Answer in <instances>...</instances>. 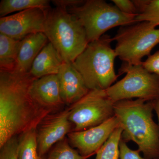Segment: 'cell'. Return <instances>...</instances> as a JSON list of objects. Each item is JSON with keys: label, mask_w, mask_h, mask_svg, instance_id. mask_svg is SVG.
Here are the masks:
<instances>
[{"label": "cell", "mask_w": 159, "mask_h": 159, "mask_svg": "<svg viewBox=\"0 0 159 159\" xmlns=\"http://www.w3.org/2000/svg\"><path fill=\"white\" fill-rule=\"evenodd\" d=\"M44 33L65 62H74L89 43L85 29L78 18L58 7L46 11Z\"/></svg>", "instance_id": "4"}, {"label": "cell", "mask_w": 159, "mask_h": 159, "mask_svg": "<svg viewBox=\"0 0 159 159\" xmlns=\"http://www.w3.org/2000/svg\"><path fill=\"white\" fill-rule=\"evenodd\" d=\"M121 80L106 90L114 102L123 100L144 99L152 101L159 99V76L150 73L142 64L134 65L123 62L119 69Z\"/></svg>", "instance_id": "6"}, {"label": "cell", "mask_w": 159, "mask_h": 159, "mask_svg": "<svg viewBox=\"0 0 159 159\" xmlns=\"http://www.w3.org/2000/svg\"><path fill=\"white\" fill-rule=\"evenodd\" d=\"M138 9L136 22H147L156 28L159 26V0H134Z\"/></svg>", "instance_id": "18"}, {"label": "cell", "mask_w": 159, "mask_h": 159, "mask_svg": "<svg viewBox=\"0 0 159 159\" xmlns=\"http://www.w3.org/2000/svg\"><path fill=\"white\" fill-rule=\"evenodd\" d=\"M20 42L0 33V71L14 70Z\"/></svg>", "instance_id": "16"}, {"label": "cell", "mask_w": 159, "mask_h": 159, "mask_svg": "<svg viewBox=\"0 0 159 159\" xmlns=\"http://www.w3.org/2000/svg\"><path fill=\"white\" fill-rule=\"evenodd\" d=\"M19 159H43L38 149L37 129L22 134L19 143Z\"/></svg>", "instance_id": "19"}, {"label": "cell", "mask_w": 159, "mask_h": 159, "mask_svg": "<svg viewBox=\"0 0 159 159\" xmlns=\"http://www.w3.org/2000/svg\"><path fill=\"white\" fill-rule=\"evenodd\" d=\"M69 115L70 108L57 113L50 114L40 123L37 130L40 156L42 157L53 145L64 140L66 135L70 133L71 122Z\"/></svg>", "instance_id": "11"}, {"label": "cell", "mask_w": 159, "mask_h": 159, "mask_svg": "<svg viewBox=\"0 0 159 159\" xmlns=\"http://www.w3.org/2000/svg\"><path fill=\"white\" fill-rule=\"evenodd\" d=\"M154 101L127 99L115 102L114 106V116L123 130V140L135 143L148 159H159L158 125L152 114Z\"/></svg>", "instance_id": "2"}, {"label": "cell", "mask_w": 159, "mask_h": 159, "mask_svg": "<svg viewBox=\"0 0 159 159\" xmlns=\"http://www.w3.org/2000/svg\"><path fill=\"white\" fill-rule=\"evenodd\" d=\"M64 62L57 50L49 41L35 57L29 73L37 79L48 75H57Z\"/></svg>", "instance_id": "15"}, {"label": "cell", "mask_w": 159, "mask_h": 159, "mask_svg": "<svg viewBox=\"0 0 159 159\" xmlns=\"http://www.w3.org/2000/svg\"><path fill=\"white\" fill-rule=\"evenodd\" d=\"M78 18L85 29L89 43L99 39L110 29L136 23L137 15L125 14L103 0H87L66 9Z\"/></svg>", "instance_id": "5"}, {"label": "cell", "mask_w": 159, "mask_h": 159, "mask_svg": "<svg viewBox=\"0 0 159 159\" xmlns=\"http://www.w3.org/2000/svg\"><path fill=\"white\" fill-rule=\"evenodd\" d=\"M120 127L115 116L97 126L68 134L71 144L79 151L81 155L91 157L96 154L115 129Z\"/></svg>", "instance_id": "10"}, {"label": "cell", "mask_w": 159, "mask_h": 159, "mask_svg": "<svg viewBox=\"0 0 159 159\" xmlns=\"http://www.w3.org/2000/svg\"><path fill=\"white\" fill-rule=\"evenodd\" d=\"M47 10L34 8L1 17L0 33L21 40L29 34L44 33Z\"/></svg>", "instance_id": "9"}, {"label": "cell", "mask_w": 159, "mask_h": 159, "mask_svg": "<svg viewBox=\"0 0 159 159\" xmlns=\"http://www.w3.org/2000/svg\"><path fill=\"white\" fill-rule=\"evenodd\" d=\"M115 102L106 90H93L70 107L69 120L74 124V131L97 126L114 116Z\"/></svg>", "instance_id": "8"}, {"label": "cell", "mask_w": 159, "mask_h": 159, "mask_svg": "<svg viewBox=\"0 0 159 159\" xmlns=\"http://www.w3.org/2000/svg\"><path fill=\"white\" fill-rule=\"evenodd\" d=\"M154 110L155 111L156 113L157 116L158 120V127L159 131V99H157L154 101Z\"/></svg>", "instance_id": "27"}, {"label": "cell", "mask_w": 159, "mask_h": 159, "mask_svg": "<svg viewBox=\"0 0 159 159\" xmlns=\"http://www.w3.org/2000/svg\"><path fill=\"white\" fill-rule=\"evenodd\" d=\"M29 92L31 98L39 106L51 112L64 104L61 96L57 75L34 79Z\"/></svg>", "instance_id": "13"}, {"label": "cell", "mask_w": 159, "mask_h": 159, "mask_svg": "<svg viewBox=\"0 0 159 159\" xmlns=\"http://www.w3.org/2000/svg\"><path fill=\"white\" fill-rule=\"evenodd\" d=\"M113 41L110 35L104 34L99 39L89 43L73 62L89 90H106L120 76L116 74L114 67L117 56L111 47Z\"/></svg>", "instance_id": "3"}, {"label": "cell", "mask_w": 159, "mask_h": 159, "mask_svg": "<svg viewBox=\"0 0 159 159\" xmlns=\"http://www.w3.org/2000/svg\"><path fill=\"white\" fill-rule=\"evenodd\" d=\"M142 65L149 72L159 76V51L149 55Z\"/></svg>", "instance_id": "24"}, {"label": "cell", "mask_w": 159, "mask_h": 159, "mask_svg": "<svg viewBox=\"0 0 159 159\" xmlns=\"http://www.w3.org/2000/svg\"><path fill=\"white\" fill-rule=\"evenodd\" d=\"M56 7L62 8L66 10L81 5L84 1L80 0H57L52 1Z\"/></svg>", "instance_id": "26"}, {"label": "cell", "mask_w": 159, "mask_h": 159, "mask_svg": "<svg viewBox=\"0 0 159 159\" xmlns=\"http://www.w3.org/2000/svg\"><path fill=\"white\" fill-rule=\"evenodd\" d=\"M19 143L16 137L9 139L1 148L0 159H19Z\"/></svg>", "instance_id": "22"}, {"label": "cell", "mask_w": 159, "mask_h": 159, "mask_svg": "<svg viewBox=\"0 0 159 159\" xmlns=\"http://www.w3.org/2000/svg\"><path fill=\"white\" fill-rule=\"evenodd\" d=\"M89 157L81 155L70 146L67 141L63 140L57 143L47 159H88Z\"/></svg>", "instance_id": "21"}, {"label": "cell", "mask_w": 159, "mask_h": 159, "mask_svg": "<svg viewBox=\"0 0 159 159\" xmlns=\"http://www.w3.org/2000/svg\"><path fill=\"white\" fill-rule=\"evenodd\" d=\"M49 41L43 32L29 34L21 40L15 72L29 73L32 63Z\"/></svg>", "instance_id": "14"}, {"label": "cell", "mask_w": 159, "mask_h": 159, "mask_svg": "<svg viewBox=\"0 0 159 159\" xmlns=\"http://www.w3.org/2000/svg\"><path fill=\"white\" fill-rule=\"evenodd\" d=\"M123 130L119 127L114 130L107 141L96 153V159H119V144Z\"/></svg>", "instance_id": "20"}, {"label": "cell", "mask_w": 159, "mask_h": 159, "mask_svg": "<svg viewBox=\"0 0 159 159\" xmlns=\"http://www.w3.org/2000/svg\"><path fill=\"white\" fill-rule=\"evenodd\" d=\"M40 8L47 10L51 8L48 0H2L0 3V16L5 17L15 11Z\"/></svg>", "instance_id": "17"}, {"label": "cell", "mask_w": 159, "mask_h": 159, "mask_svg": "<svg viewBox=\"0 0 159 159\" xmlns=\"http://www.w3.org/2000/svg\"><path fill=\"white\" fill-rule=\"evenodd\" d=\"M119 151L120 159H148L141 156L140 154L141 152L139 149L134 150L130 149L126 142L122 139L119 144Z\"/></svg>", "instance_id": "23"}, {"label": "cell", "mask_w": 159, "mask_h": 159, "mask_svg": "<svg viewBox=\"0 0 159 159\" xmlns=\"http://www.w3.org/2000/svg\"><path fill=\"white\" fill-rule=\"evenodd\" d=\"M114 5L125 14L138 15V9L133 1L130 0H112Z\"/></svg>", "instance_id": "25"}, {"label": "cell", "mask_w": 159, "mask_h": 159, "mask_svg": "<svg viewBox=\"0 0 159 159\" xmlns=\"http://www.w3.org/2000/svg\"><path fill=\"white\" fill-rule=\"evenodd\" d=\"M57 76L61 96L64 104L73 105L90 91L73 63L64 62Z\"/></svg>", "instance_id": "12"}, {"label": "cell", "mask_w": 159, "mask_h": 159, "mask_svg": "<svg viewBox=\"0 0 159 159\" xmlns=\"http://www.w3.org/2000/svg\"><path fill=\"white\" fill-rule=\"evenodd\" d=\"M112 39L117 57L129 64H142V58L159 44V29L147 22H137L120 27Z\"/></svg>", "instance_id": "7"}, {"label": "cell", "mask_w": 159, "mask_h": 159, "mask_svg": "<svg viewBox=\"0 0 159 159\" xmlns=\"http://www.w3.org/2000/svg\"><path fill=\"white\" fill-rule=\"evenodd\" d=\"M35 79L29 73L0 71V148L16 135L37 129L51 114L31 97L29 90Z\"/></svg>", "instance_id": "1"}]
</instances>
